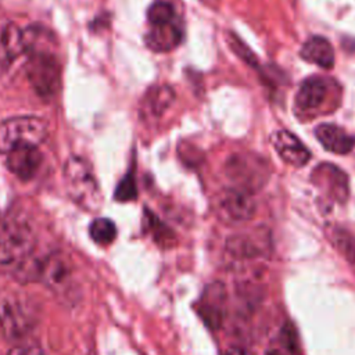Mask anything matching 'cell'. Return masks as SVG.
I'll return each mask as SVG.
<instances>
[{"label": "cell", "mask_w": 355, "mask_h": 355, "mask_svg": "<svg viewBox=\"0 0 355 355\" xmlns=\"http://www.w3.org/2000/svg\"><path fill=\"white\" fill-rule=\"evenodd\" d=\"M7 355H44V352L37 343L22 341L14 345Z\"/></svg>", "instance_id": "cell-25"}, {"label": "cell", "mask_w": 355, "mask_h": 355, "mask_svg": "<svg viewBox=\"0 0 355 355\" xmlns=\"http://www.w3.org/2000/svg\"><path fill=\"white\" fill-rule=\"evenodd\" d=\"M198 312L209 327H220L226 312V290L222 283L215 282L205 288Z\"/></svg>", "instance_id": "cell-12"}, {"label": "cell", "mask_w": 355, "mask_h": 355, "mask_svg": "<svg viewBox=\"0 0 355 355\" xmlns=\"http://www.w3.org/2000/svg\"><path fill=\"white\" fill-rule=\"evenodd\" d=\"M0 50L6 62L18 58L26 51L25 32L14 22H6L0 29Z\"/></svg>", "instance_id": "cell-18"}, {"label": "cell", "mask_w": 355, "mask_h": 355, "mask_svg": "<svg viewBox=\"0 0 355 355\" xmlns=\"http://www.w3.org/2000/svg\"><path fill=\"white\" fill-rule=\"evenodd\" d=\"M226 173L236 187L250 193L261 189L269 176L265 159L252 154H234L226 164Z\"/></svg>", "instance_id": "cell-6"}, {"label": "cell", "mask_w": 355, "mask_h": 355, "mask_svg": "<svg viewBox=\"0 0 355 355\" xmlns=\"http://www.w3.org/2000/svg\"><path fill=\"white\" fill-rule=\"evenodd\" d=\"M225 355H254V354L250 349L244 348V347L234 345V347H230L229 349H226Z\"/></svg>", "instance_id": "cell-26"}, {"label": "cell", "mask_w": 355, "mask_h": 355, "mask_svg": "<svg viewBox=\"0 0 355 355\" xmlns=\"http://www.w3.org/2000/svg\"><path fill=\"white\" fill-rule=\"evenodd\" d=\"M39 320L36 304L18 293L0 294V331L10 340L28 336Z\"/></svg>", "instance_id": "cell-3"}, {"label": "cell", "mask_w": 355, "mask_h": 355, "mask_svg": "<svg viewBox=\"0 0 355 355\" xmlns=\"http://www.w3.org/2000/svg\"><path fill=\"white\" fill-rule=\"evenodd\" d=\"M311 180L324 197L340 204L345 202L348 197V178L338 166L320 164L312 171Z\"/></svg>", "instance_id": "cell-10"}, {"label": "cell", "mask_w": 355, "mask_h": 355, "mask_svg": "<svg viewBox=\"0 0 355 355\" xmlns=\"http://www.w3.org/2000/svg\"><path fill=\"white\" fill-rule=\"evenodd\" d=\"M315 136L327 151L334 154H347L355 147V137L333 123L318 125L315 129Z\"/></svg>", "instance_id": "cell-15"}, {"label": "cell", "mask_w": 355, "mask_h": 355, "mask_svg": "<svg viewBox=\"0 0 355 355\" xmlns=\"http://www.w3.org/2000/svg\"><path fill=\"white\" fill-rule=\"evenodd\" d=\"M215 212L225 223H243L255 214V201L252 193L240 187H226L215 197Z\"/></svg>", "instance_id": "cell-7"}, {"label": "cell", "mask_w": 355, "mask_h": 355, "mask_svg": "<svg viewBox=\"0 0 355 355\" xmlns=\"http://www.w3.org/2000/svg\"><path fill=\"white\" fill-rule=\"evenodd\" d=\"M272 146L279 154V157L288 165L304 166L311 158L309 150L304 143L288 130H277L270 137Z\"/></svg>", "instance_id": "cell-11"}, {"label": "cell", "mask_w": 355, "mask_h": 355, "mask_svg": "<svg viewBox=\"0 0 355 355\" xmlns=\"http://www.w3.org/2000/svg\"><path fill=\"white\" fill-rule=\"evenodd\" d=\"M36 232L22 218H10L0 226V273H15L32 255Z\"/></svg>", "instance_id": "cell-1"}, {"label": "cell", "mask_w": 355, "mask_h": 355, "mask_svg": "<svg viewBox=\"0 0 355 355\" xmlns=\"http://www.w3.org/2000/svg\"><path fill=\"white\" fill-rule=\"evenodd\" d=\"M72 263L60 252L50 254L39 263L37 277L58 295H69L72 293Z\"/></svg>", "instance_id": "cell-8"}, {"label": "cell", "mask_w": 355, "mask_h": 355, "mask_svg": "<svg viewBox=\"0 0 355 355\" xmlns=\"http://www.w3.org/2000/svg\"><path fill=\"white\" fill-rule=\"evenodd\" d=\"M270 248V237L266 229H254L230 236L226 250L234 259H254L268 254Z\"/></svg>", "instance_id": "cell-9"}, {"label": "cell", "mask_w": 355, "mask_h": 355, "mask_svg": "<svg viewBox=\"0 0 355 355\" xmlns=\"http://www.w3.org/2000/svg\"><path fill=\"white\" fill-rule=\"evenodd\" d=\"M150 26L146 35V44L154 51H169L182 42V29L175 19L168 24Z\"/></svg>", "instance_id": "cell-16"}, {"label": "cell", "mask_w": 355, "mask_h": 355, "mask_svg": "<svg viewBox=\"0 0 355 355\" xmlns=\"http://www.w3.org/2000/svg\"><path fill=\"white\" fill-rule=\"evenodd\" d=\"M265 355H300L297 333L291 323H286L269 341Z\"/></svg>", "instance_id": "cell-20"}, {"label": "cell", "mask_w": 355, "mask_h": 355, "mask_svg": "<svg viewBox=\"0 0 355 355\" xmlns=\"http://www.w3.org/2000/svg\"><path fill=\"white\" fill-rule=\"evenodd\" d=\"M301 58L316 64L322 68H331L334 65V50L330 42L322 36H311L300 50Z\"/></svg>", "instance_id": "cell-17"}, {"label": "cell", "mask_w": 355, "mask_h": 355, "mask_svg": "<svg viewBox=\"0 0 355 355\" xmlns=\"http://www.w3.org/2000/svg\"><path fill=\"white\" fill-rule=\"evenodd\" d=\"M42 164V153L37 147H22L7 154L8 171L21 180H31Z\"/></svg>", "instance_id": "cell-14"}, {"label": "cell", "mask_w": 355, "mask_h": 355, "mask_svg": "<svg viewBox=\"0 0 355 355\" xmlns=\"http://www.w3.org/2000/svg\"><path fill=\"white\" fill-rule=\"evenodd\" d=\"M47 136L44 119L22 115L0 122V154H8L22 147H39Z\"/></svg>", "instance_id": "cell-4"}, {"label": "cell", "mask_w": 355, "mask_h": 355, "mask_svg": "<svg viewBox=\"0 0 355 355\" xmlns=\"http://www.w3.org/2000/svg\"><path fill=\"white\" fill-rule=\"evenodd\" d=\"M136 184L133 178L129 175H126L118 184L116 190H115V198L119 201H130L136 198Z\"/></svg>", "instance_id": "cell-24"}, {"label": "cell", "mask_w": 355, "mask_h": 355, "mask_svg": "<svg viewBox=\"0 0 355 355\" xmlns=\"http://www.w3.org/2000/svg\"><path fill=\"white\" fill-rule=\"evenodd\" d=\"M173 19H175L173 7L166 1L157 0L147 10V21L150 25L168 24Z\"/></svg>", "instance_id": "cell-23"}, {"label": "cell", "mask_w": 355, "mask_h": 355, "mask_svg": "<svg viewBox=\"0 0 355 355\" xmlns=\"http://www.w3.org/2000/svg\"><path fill=\"white\" fill-rule=\"evenodd\" d=\"M175 98L173 87L168 85H157L148 87L146 96L143 97L141 110L151 116H159L172 104Z\"/></svg>", "instance_id": "cell-19"}, {"label": "cell", "mask_w": 355, "mask_h": 355, "mask_svg": "<svg viewBox=\"0 0 355 355\" xmlns=\"http://www.w3.org/2000/svg\"><path fill=\"white\" fill-rule=\"evenodd\" d=\"M354 148H355V147H354Z\"/></svg>", "instance_id": "cell-27"}, {"label": "cell", "mask_w": 355, "mask_h": 355, "mask_svg": "<svg viewBox=\"0 0 355 355\" xmlns=\"http://www.w3.org/2000/svg\"><path fill=\"white\" fill-rule=\"evenodd\" d=\"M26 76L37 96L51 98L61 87V64L54 54L46 50L31 51Z\"/></svg>", "instance_id": "cell-5"}, {"label": "cell", "mask_w": 355, "mask_h": 355, "mask_svg": "<svg viewBox=\"0 0 355 355\" xmlns=\"http://www.w3.org/2000/svg\"><path fill=\"white\" fill-rule=\"evenodd\" d=\"M329 239L355 272V237L345 229L330 227Z\"/></svg>", "instance_id": "cell-21"}, {"label": "cell", "mask_w": 355, "mask_h": 355, "mask_svg": "<svg viewBox=\"0 0 355 355\" xmlns=\"http://www.w3.org/2000/svg\"><path fill=\"white\" fill-rule=\"evenodd\" d=\"M62 179L69 198L85 211H97L103 197L98 180L87 159L79 155L69 157L62 168Z\"/></svg>", "instance_id": "cell-2"}, {"label": "cell", "mask_w": 355, "mask_h": 355, "mask_svg": "<svg viewBox=\"0 0 355 355\" xmlns=\"http://www.w3.org/2000/svg\"><path fill=\"white\" fill-rule=\"evenodd\" d=\"M331 89V82L320 76L306 78L295 94V107L300 111L308 112L319 110L327 100Z\"/></svg>", "instance_id": "cell-13"}, {"label": "cell", "mask_w": 355, "mask_h": 355, "mask_svg": "<svg viewBox=\"0 0 355 355\" xmlns=\"http://www.w3.org/2000/svg\"><path fill=\"white\" fill-rule=\"evenodd\" d=\"M89 234L98 245H108L116 237V226L108 218H97L90 223Z\"/></svg>", "instance_id": "cell-22"}]
</instances>
